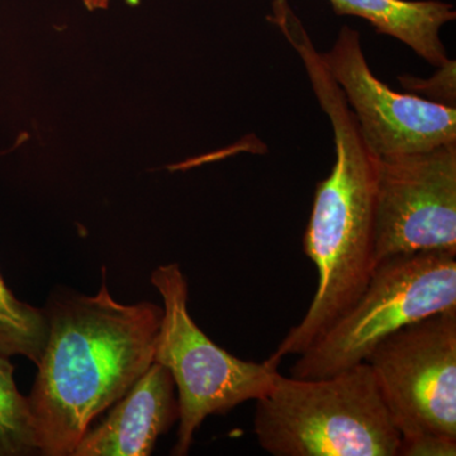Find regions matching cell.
<instances>
[{"instance_id":"6da1fadb","label":"cell","mask_w":456,"mask_h":456,"mask_svg":"<svg viewBox=\"0 0 456 456\" xmlns=\"http://www.w3.org/2000/svg\"><path fill=\"white\" fill-rule=\"evenodd\" d=\"M61 293L45 308L49 336L28 395L44 456H71L93 421L154 362L164 308L123 305L108 290Z\"/></svg>"},{"instance_id":"7a4b0ae2","label":"cell","mask_w":456,"mask_h":456,"mask_svg":"<svg viewBox=\"0 0 456 456\" xmlns=\"http://www.w3.org/2000/svg\"><path fill=\"white\" fill-rule=\"evenodd\" d=\"M335 164L318 183L305 253L316 265L318 285L307 314L288 331L270 359L281 364L301 355L364 292L375 268V196L379 158L362 139L358 123H331Z\"/></svg>"},{"instance_id":"3957f363","label":"cell","mask_w":456,"mask_h":456,"mask_svg":"<svg viewBox=\"0 0 456 456\" xmlns=\"http://www.w3.org/2000/svg\"><path fill=\"white\" fill-rule=\"evenodd\" d=\"M254 434L274 456H398L401 435L367 362L321 379L277 373Z\"/></svg>"},{"instance_id":"277c9868","label":"cell","mask_w":456,"mask_h":456,"mask_svg":"<svg viewBox=\"0 0 456 456\" xmlns=\"http://www.w3.org/2000/svg\"><path fill=\"white\" fill-rule=\"evenodd\" d=\"M456 310V253L428 251L380 261L358 301L299 355L290 374L321 379L364 362L402 327Z\"/></svg>"},{"instance_id":"5b68a950","label":"cell","mask_w":456,"mask_h":456,"mask_svg":"<svg viewBox=\"0 0 456 456\" xmlns=\"http://www.w3.org/2000/svg\"><path fill=\"white\" fill-rule=\"evenodd\" d=\"M151 283L164 302L154 362L170 371L178 388V441L173 455H187L204 419L224 415L272 389L279 362H246L216 345L188 310V281L179 264L159 266Z\"/></svg>"},{"instance_id":"8992f818","label":"cell","mask_w":456,"mask_h":456,"mask_svg":"<svg viewBox=\"0 0 456 456\" xmlns=\"http://www.w3.org/2000/svg\"><path fill=\"white\" fill-rule=\"evenodd\" d=\"M365 362L401 440H456V310L402 327Z\"/></svg>"},{"instance_id":"52a82bcc","label":"cell","mask_w":456,"mask_h":456,"mask_svg":"<svg viewBox=\"0 0 456 456\" xmlns=\"http://www.w3.org/2000/svg\"><path fill=\"white\" fill-rule=\"evenodd\" d=\"M375 259L456 253V142L380 158L375 196Z\"/></svg>"},{"instance_id":"ba28073f","label":"cell","mask_w":456,"mask_h":456,"mask_svg":"<svg viewBox=\"0 0 456 456\" xmlns=\"http://www.w3.org/2000/svg\"><path fill=\"white\" fill-rule=\"evenodd\" d=\"M321 56L355 114L362 139L378 158L456 142V107L401 94L378 80L355 29L342 27L332 49Z\"/></svg>"},{"instance_id":"9c48e42d","label":"cell","mask_w":456,"mask_h":456,"mask_svg":"<svg viewBox=\"0 0 456 456\" xmlns=\"http://www.w3.org/2000/svg\"><path fill=\"white\" fill-rule=\"evenodd\" d=\"M175 383L170 371L152 362L113 404L103 422L88 432L71 456H147L159 436L179 421Z\"/></svg>"},{"instance_id":"30bf717a","label":"cell","mask_w":456,"mask_h":456,"mask_svg":"<svg viewBox=\"0 0 456 456\" xmlns=\"http://www.w3.org/2000/svg\"><path fill=\"white\" fill-rule=\"evenodd\" d=\"M338 16L367 20L382 35L406 44L428 64L449 61L440 31L456 18L454 5L439 0H330Z\"/></svg>"},{"instance_id":"8fae6325","label":"cell","mask_w":456,"mask_h":456,"mask_svg":"<svg viewBox=\"0 0 456 456\" xmlns=\"http://www.w3.org/2000/svg\"><path fill=\"white\" fill-rule=\"evenodd\" d=\"M49 336L46 312L20 301L0 274V355L38 365Z\"/></svg>"},{"instance_id":"7c38bea8","label":"cell","mask_w":456,"mask_h":456,"mask_svg":"<svg viewBox=\"0 0 456 456\" xmlns=\"http://www.w3.org/2000/svg\"><path fill=\"white\" fill-rule=\"evenodd\" d=\"M11 358L0 355V456L37 455L28 397L20 395Z\"/></svg>"},{"instance_id":"4fadbf2b","label":"cell","mask_w":456,"mask_h":456,"mask_svg":"<svg viewBox=\"0 0 456 456\" xmlns=\"http://www.w3.org/2000/svg\"><path fill=\"white\" fill-rule=\"evenodd\" d=\"M439 71L430 79L419 77H399L402 86L411 94L428 99L441 106L456 107V65L454 60H449L445 65L441 66Z\"/></svg>"},{"instance_id":"5bb4252c","label":"cell","mask_w":456,"mask_h":456,"mask_svg":"<svg viewBox=\"0 0 456 456\" xmlns=\"http://www.w3.org/2000/svg\"><path fill=\"white\" fill-rule=\"evenodd\" d=\"M456 440L437 435H422L413 439L401 440L398 455L401 456H454Z\"/></svg>"},{"instance_id":"9a60e30c","label":"cell","mask_w":456,"mask_h":456,"mask_svg":"<svg viewBox=\"0 0 456 456\" xmlns=\"http://www.w3.org/2000/svg\"><path fill=\"white\" fill-rule=\"evenodd\" d=\"M88 11H98V9H106L110 5V0H83Z\"/></svg>"}]
</instances>
